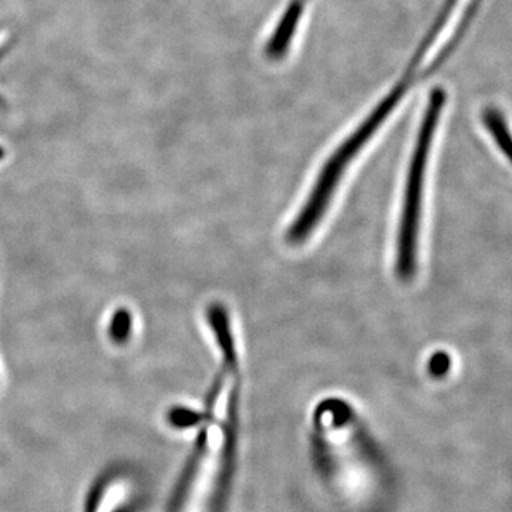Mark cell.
Returning <instances> with one entry per match:
<instances>
[{"label": "cell", "instance_id": "8992f818", "mask_svg": "<svg viewBox=\"0 0 512 512\" xmlns=\"http://www.w3.org/2000/svg\"><path fill=\"white\" fill-rule=\"evenodd\" d=\"M133 333V316L128 309L120 308L111 315L109 336L114 345H126Z\"/></svg>", "mask_w": 512, "mask_h": 512}, {"label": "cell", "instance_id": "6da1fadb", "mask_svg": "<svg viewBox=\"0 0 512 512\" xmlns=\"http://www.w3.org/2000/svg\"><path fill=\"white\" fill-rule=\"evenodd\" d=\"M227 376V366L222 363L205 400L201 433L178 491L174 512H221L237 439L241 393V377L237 373L229 387L224 409L220 410Z\"/></svg>", "mask_w": 512, "mask_h": 512}, {"label": "cell", "instance_id": "3957f363", "mask_svg": "<svg viewBox=\"0 0 512 512\" xmlns=\"http://www.w3.org/2000/svg\"><path fill=\"white\" fill-rule=\"evenodd\" d=\"M481 0H447L430 32L424 37L406 69L421 80L446 62L476 15Z\"/></svg>", "mask_w": 512, "mask_h": 512}, {"label": "cell", "instance_id": "7a4b0ae2", "mask_svg": "<svg viewBox=\"0 0 512 512\" xmlns=\"http://www.w3.org/2000/svg\"><path fill=\"white\" fill-rule=\"evenodd\" d=\"M446 101V90L441 87H437L430 94L419 133H417L412 160H410L396 247V274L402 281H410L416 274L424 180H426L431 146H433Z\"/></svg>", "mask_w": 512, "mask_h": 512}, {"label": "cell", "instance_id": "277c9868", "mask_svg": "<svg viewBox=\"0 0 512 512\" xmlns=\"http://www.w3.org/2000/svg\"><path fill=\"white\" fill-rule=\"evenodd\" d=\"M130 495V484L124 477L107 478L100 484L90 503L89 512H120Z\"/></svg>", "mask_w": 512, "mask_h": 512}, {"label": "cell", "instance_id": "52a82bcc", "mask_svg": "<svg viewBox=\"0 0 512 512\" xmlns=\"http://www.w3.org/2000/svg\"><path fill=\"white\" fill-rule=\"evenodd\" d=\"M451 367V360L446 352H437L436 355L431 356L429 362V372L433 377H443L447 375Z\"/></svg>", "mask_w": 512, "mask_h": 512}, {"label": "cell", "instance_id": "5b68a950", "mask_svg": "<svg viewBox=\"0 0 512 512\" xmlns=\"http://www.w3.org/2000/svg\"><path fill=\"white\" fill-rule=\"evenodd\" d=\"M483 124L497 146L498 151L512 167V131L500 110L490 107L483 111Z\"/></svg>", "mask_w": 512, "mask_h": 512}, {"label": "cell", "instance_id": "ba28073f", "mask_svg": "<svg viewBox=\"0 0 512 512\" xmlns=\"http://www.w3.org/2000/svg\"><path fill=\"white\" fill-rule=\"evenodd\" d=\"M6 157V150L2 146H0V161L5 160Z\"/></svg>", "mask_w": 512, "mask_h": 512}]
</instances>
